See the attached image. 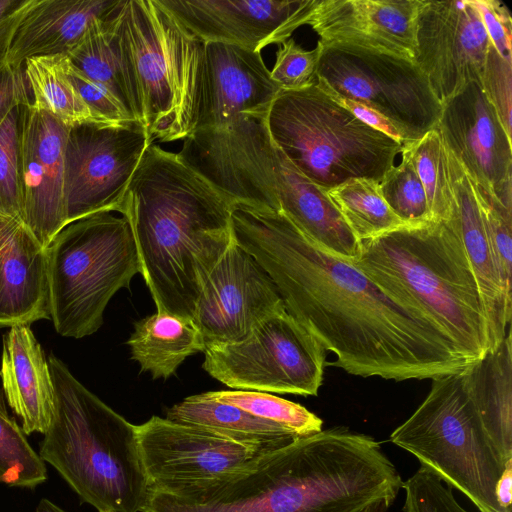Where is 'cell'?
Masks as SVG:
<instances>
[{"mask_svg": "<svg viewBox=\"0 0 512 512\" xmlns=\"http://www.w3.org/2000/svg\"><path fill=\"white\" fill-rule=\"evenodd\" d=\"M231 225L234 242L268 273L286 310L336 355L329 365L404 381L433 380L470 364L431 324L350 261L321 249L283 213L235 203Z\"/></svg>", "mask_w": 512, "mask_h": 512, "instance_id": "1", "label": "cell"}, {"mask_svg": "<svg viewBox=\"0 0 512 512\" xmlns=\"http://www.w3.org/2000/svg\"><path fill=\"white\" fill-rule=\"evenodd\" d=\"M403 481L373 437L333 427L260 454L232 473L142 512H361L395 500Z\"/></svg>", "mask_w": 512, "mask_h": 512, "instance_id": "2", "label": "cell"}, {"mask_svg": "<svg viewBox=\"0 0 512 512\" xmlns=\"http://www.w3.org/2000/svg\"><path fill=\"white\" fill-rule=\"evenodd\" d=\"M231 209L177 153L147 147L119 213L131 226L156 312L193 318L204 282L233 242Z\"/></svg>", "mask_w": 512, "mask_h": 512, "instance_id": "3", "label": "cell"}, {"mask_svg": "<svg viewBox=\"0 0 512 512\" xmlns=\"http://www.w3.org/2000/svg\"><path fill=\"white\" fill-rule=\"evenodd\" d=\"M386 295L447 337L472 363L489 350L483 298L448 221L407 225L360 241L350 261Z\"/></svg>", "mask_w": 512, "mask_h": 512, "instance_id": "4", "label": "cell"}, {"mask_svg": "<svg viewBox=\"0 0 512 512\" xmlns=\"http://www.w3.org/2000/svg\"><path fill=\"white\" fill-rule=\"evenodd\" d=\"M54 411L39 455L98 512H142L149 498L137 425L82 385L54 355Z\"/></svg>", "mask_w": 512, "mask_h": 512, "instance_id": "5", "label": "cell"}, {"mask_svg": "<svg viewBox=\"0 0 512 512\" xmlns=\"http://www.w3.org/2000/svg\"><path fill=\"white\" fill-rule=\"evenodd\" d=\"M266 123L272 141L290 162L326 191L354 178L380 183L403 147L360 121L316 83L281 90Z\"/></svg>", "mask_w": 512, "mask_h": 512, "instance_id": "6", "label": "cell"}, {"mask_svg": "<svg viewBox=\"0 0 512 512\" xmlns=\"http://www.w3.org/2000/svg\"><path fill=\"white\" fill-rule=\"evenodd\" d=\"M51 320L64 337L98 331L104 310L140 273L129 221L101 212L66 225L46 247Z\"/></svg>", "mask_w": 512, "mask_h": 512, "instance_id": "7", "label": "cell"}, {"mask_svg": "<svg viewBox=\"0 0 512 512\" xmlns=\"http://www.w3.org/2000/svg\"><path fill=\"white\" fill-rule=\"evenodd\" d=\"M390 441L464 494L479 512H506L497 502L496 485L509 460L484 429L462 372L433 379L425 400Z\"/></svg>", "mask_w": 512, "mask_h": 512, "instance_id": "8", "label": "cell"}, {"mask_svg": "<svg viewBox=\"0 0 512 512\" xmlns=\"http://www.w3.org/2000/svg\"><path fill=\"white\" fill-rule=\"evenodd\" d=\"M317 45L319 87L382 115L400 132L403 145L437 128L442 104L414 60L352 46Z\"/></svg>", "mask_w": 512, "mask_h": 512, "instance_id": "9", "label": "cell"}, {"mask_svg": "<svg viewBox=\"0 0 512 512\" xmlns=\"http://www.w3.org/2000/svg\"><path fill=\"white\" fill-rule=\"evenodd\" d=\"M203 369L235 390L316 396L326 350L286 308L241 341L205 347Z\"/></svg>", "mask_w": 512, "mask_h": 512, "instance_id": "10", "label": "cell"}, {"mask_svg": "<svg viewBox=\"0 0 512 512\" xmlns=\"http://www.w3.org/2000/svg\"><path fill=\"white\" fill-rule=\"evenodd\" d=\"M281 90L261 52L201 41L188 32L182 57L184 139L223 126L238 114L267 113Z\"/></svg>", "mask_w": 512, "mask_h": 512, "instance_id": "11", "label": "cell"}, {"mask_svg": "<svg viewBox=\"0 0 512 512\" xmlns=\"http://www.w3.org/2000/svg\"><path fill=\"white\" fill-rule=\"evenodd\" d=\"M117 33L151 140L184 139L182 57L188 32L158 0H126Z\"/></svg>", "mask_w": 512, "mask_h": 512, "instance_id": "12", "label": "cell"}, {"mask_svg": "<svg viewBox=\"0 0 512 512\" xmlns=\"http://www.w3.org/2000/svg\"><path fill=\"white\" fill-rule=\"evenodd\" d=\"M151 143L137 121L70 127L64 154L67 225L101 212L119 213L132 175Z\"/></svg>", "mask_w": 512, "mask_h": 512, "instance_id": "13", "label": "cell"}, {"mask_svg": "<svg viewBox=\"0 0 512 512\" xmlns=\"http://www.w3.org/2000/svg\"><path fill=\"white\" fill-rule=\"evenodd\" d=\"M137 436L150 491L172 495L208 485L271 451L159 416L137 425Z\"/></svg>", "mask_w": 512, "mask_h": 512, "instance_id": "14", "label": "cell"}, {"mask_svg": "<svg viewBox=\"0 0 512 512\" xmlns=\"http://www.w3.org/2000/svg\"><path fill=\"white\" fill-rule=\"evenodd\" d=\"M414 62L443 104L479 81L490 45L472 0H421Z\"/></svg>", "mask_w": 512, "mask_h": 512, "instance_id": "15", "label": "cell"}, {"mask_svg": "<svg viewBox=\"0 0 512 512\" xmlns=\"http://www.w3.org/2000/svg\"><path fill=\"white\" fill-rule=\"evenodd\" d=\"M285 308L268 273L233 240L204 282L192 320L206 347L241 341Z\"/></svg>", "mask_w": 512, "mask_h": 512, "instance_id": "16", "label": "cell"}, {"mask_svg": "<svg viewBox=\"0 0 512 512\" xmlns=\"http://www.w3.org/2000/svg\"><path fill=\"white\" fill-rule=\"evenodd\" d=\"M201 41L261 52L306 25L316 0H158Z\"/></svg>", "mask_w": 512, "mask_h": 512, "instance_id": "17", "label": "cell"}, {"mask_svg": "<svg viewBox=\"0 0 512 512\" xmlns=\"http://www.w3.org/2000/svg\"><path fill=\"white\" fill-rule=\"evenodd\" d=\"M437 131L470 180L512 208V145L479 81L442 104Z\"/></svg>", "mask_w": 512, "mask_h": 512, "instance_id": "18", "label": "cell"}, {"mask_svg": "<svg viewBox=\"0 0 512 512\" xmlns=\"http://www.w3.org/2000/svg\"><path fill=\"white\" fill-rule=\"evenodd\" d=\"M68 130L30 103L24 106L20 143L22 223L44 248L67 225L64 154Z\"/></svg>", "mask_w": 512, "mask_h": 512, "instance_id": "19", "label": "cell"}, {"mask_svg": "<svg viewBox=\"0 0 512 512\" xmlns=\"http://www.w3.org/2000/svg\"><path fill=\"white\" fill-rule=\"evenodd\" d=\"M420 2L316 0L306 25L323 46H352L414 60Z\"/></svg>", "mask_w": 512, "mask_h": 512, "instance_id": "20", "label": "cell"}, {"mask_svg": "<svg viewBox=\"0 0 512 512\" xmlns=\"http://www.w3.org/2000/svg\"><path fill=\"white\" fill-rule=\"evenodd\" d=\"M445 151L453 194L447 221L458 235L475 274L488 323L490 350L510 330L512 298L504 287L471 180L446 147Z\"/></svg>", "mask_w": 512, "mask_h": 512, "instance_id": "21", "label": "cell"}, {"mask_svg": "<svg viewBox=\"0 0 512 512\" xmlns=\"http://www.w3.org/2000/svg\"><path fill=\"white\" fill-rule=\"evenodd\" d=\"M126 0H33L14 32L7 64L67 54L96 19L110 18Z\"/></svg>", "mask_w": 512, "mask_h": 512, "instance_id": "22", "label": "cell"}, {"mask_svg": "<svg viewBox=\"0 0 512 512\" xmlns=\"http://www.w3.org/2000/svg\"><path fill=\"white\" fill-rule=\"evenodd\" d=\"M0 377L24 433L44 434L53 416L54 387L48 359L30 325L12 326L4 335Z\"/></svg>", "mask_w": 512, "mask_h": 512, "instance_id": "23", "label": "cell"}, {"mask_svg": "<svg viewBox=\"0 0 512 512\" xmlns=\"http://www.w3.org/2000/svg\"><path fill=\"white\" fill-rule=\"evenodd\" d=\"M51 319L46 248L20 223L0 262V328Z\"/></svg>", "mask_w": 512, "mask_h": 512, "instance_id": "24", "label": "cell"}, {"mask_svg": "<svg viewBox=\"0 0 512 512\" xmlns=\"http://www.w3.org/2000/svg\"><path fill=\"white\" fill-rule=\"evenodd\" d=\"M465 389L488 436L505 460L512 459V339L502 342L462 371Z\"/></svg>", "mask_w": 512, "mask_h": 512, "instance_id": "25", "label": "cell"}, {"mask_svg": "<svg viewBox=\"0 0 512 512\" xmlns=\"http://www.w3.org/2000/svg\"><path fill=\"white\" fill-rule=\"evenodd\" d=\"M121 10L110 18L94 20L66 55L73 66L109 91L131 120L144 126L141 101L117 33Z\"/></svg>", "mask_w": 512, "mask_h": 512, "instance_id": "26", "label": "cell"}, {"mask_svg": "<svg viewBox=\"0 0 512 512\" xmlns=\"http://www.w3.org/2000/svg\"><path fill=\"white\" fill-rule=\"evenodd\" d=\"M127 344L131 358L153 379L168 378L188 356L205 350L192 319L158 312L135 323Z\"/></svg>", "mask_w": 512, "mask_h": 512, "instance_id": "27", "label": "cell"}, {"mask_svg": "<svg viewBox=\"0 0 512 512\" xmlns=\"http://www.w3.org/2000/svg\"><path fill=\"white\" fill-rule=\"evenodd\" d=\"M167 419L205 427L268 450L303 438L292 430L211 398L207 392L186 397L167 410Z\"/></svg>", "mask_w": 512, "mask_h": 512, "instance_id": "28", "label": "cell"}, {"mask_svg": "<svg viewBox=\"0 0 512 512\" xmlns=\"http://www.w3.org/2000/svg\"><path fill=\"white\" fill-rule=\"evenodd\" d=\"M66 54L29 58L24 72L31 92V106L67 127L113 124L99 120L84 102L66 72Z\"/></svg>", "mask_w": 512, "mask_h": 512, "instance_id": "29", "label": "cell"}, {"mask_svg": "<svg viewBox=\"0 0 512 512\" xmlns=\"http://www.w3.org/2000/svg\"><path fill=\"white\" fill-rule=\"evenodd\" d=\"M327 193L359 241L407 226L389 208L374 180L349 179Z\"/></svg>", "mask_w": 512, "mask_h": 512, "instance_id": "30", "label": "cell"}, {"mask_svg": "<svg viewBox=\"0 0 512 512\" xmlns=\"http://www.w3.org/2000/svg\"><path fill=\"white\" fill-rule=\"evenodd\" d=\"M410 156L423 185L433 221H447L452 212L450 185L444 144L437 129L402 147Z\"/></svg>", "mask_w": 512, "mask_h": 512, "instance_id": "31", "label": "cell"}, {"mask_svg": "<svg viewBox=\"0 0 512 512\" xmlns=\"http://www.w3.org/2000/svg\"><path fill=\"white\" fill-rule=\"evenodd\" d=\"M46 479L45 462L29 444L22 427L9 415L0 390V483L33 488Z\"/></svg>", "mask_w": 512, "mask_h": 512, "instance_id": "32", "label": "cell"}, {"mask_svg": "<svg viewBox=\"0 0 512 512\" xmlns=\"http://www.w3.org/2000/svg\"><path fill=\"white\" fill-rule=\"evenodd\" d=\"M220 402L234 405L257 417L282 425L300 437L322 430L323 421L304 406L266 392L248 390L210 391Z\"/></svg>", "mask_w": 512, "mask_h": 512, "instance_id": "33", "label": "cell"}, {"mask_svg": "<svg viewBox=\"0 0 512 512\" xmlns=\"http://www.w3.org/2000/svg\"><path fill=\"white\" fill-rule=\"evenodd\" d=\"M401 162L392 166L379 183L383 199L407 225L433 221L423 185L408 153L402 148Z\"/></svg>", "mask_w": 512, "mask_h": 512, "instance_id": "34", "label": "cell"}, {"mask_svg": "<svg viewBox=\"0 0 512 512\" xmlns=\"http://www.w3.org/2000/svg\"><path fill=\"white\" fill-rule=\"evenodd\" d=\"M25 105L12 109L0 125V216L20 222L23 218L20 143Z\"/></svg>", "mask_w": 512, "mask_h": 512, "instance_id": "35", "label": "cell"}, {"mask_svg": "<svg viewBox=\"0 0 512 512\" xmlns=\"http://www.w3.org/2000/svg\"><path fill=\"white\" fill-rule=\"evenodd\" d=\"M471 183L492 244L504 287L511 295L512 208L504 205L483 187L472 181Z\"/></svg>", "mask_w": 512, "mask_h": 512, "instance_id": "36", "label": "cell"}, {"mask_svg": "<svg viewBox=\"0 0 512 512\" xmlns=\"http://www.w3.org/2000/svg\"><path fill=\"white\" fill-rule=\"evenodd\" d=\"M402 488L405 512H469L457 501L450 486L422 466L403 482Z\"/></svg>", "mask_w": 512, "mask_h": 512, "instance_id": "37", "label": "cell"}, {"mask_svg": "<svg viewBox=\"0 0 512 512\" xmlns=\"http://www.w3.org/2000/svg\"><path fill=\"white\" fill-rule=\"evenodd\" d=\"M320 48L305 50L289 38L279 45L270 74L282 90H300L316 83Z\"/></svg>", "mask_w": 512, "mask_h": 512, "instance_id": "38", "label": "cell"}, {"mask_svg": "<svg viewBox=\"0 0 512 512\" xmlns=\"http://www.w3.org/2000/svg\"><path fill=\"white\" fill-rule=\"evenodd\" d=\"M479 83L505 132L511 137L512 60L489 45Z\"/></svg>", "mask_w": 512, "mask_h": 512, "instance_id": "39", "label": "cell"}, {"mask_svg": "<svg viewBox=\"0 0 512 512\" xmlns=\"http://www.w3.org/2000/svg\"><path fill=\"white\" fill-rule=\"evenodd\" d=\"M66 72L84 102L99 120L113 124L133 121L113 95L73 66L68 56Z\"/></svg>", "mask_w": 512, "mask_h": 512, "instance_id": "40", "label": "cell"}, {"mask_svg": "<svg viewBox=\"0 0 512 512\" xmlns=\"http://www.w3.org/2000/svg\"><path fill=\"white\" fill-rule=\"evenodd\" d=\"M491 45L504 58L512 60V17L498 0H472Z\"/></svg>", "mask_w": 512, "mask_h": 512, "instance_id": "41", "label": "cell"}, {"mask_svg": "<svg viewBox=\"0 0 512 512\" xmlns=\"http://www.w3.org/2000/svg\"><path fill=\"white\" fill-rule=\"evenodd\" d=\"M31 102L24 67L0 66V125L15 107Z\"/></svg>", "mask_w": 512, "mask_h": 512, "instance_id": "42", "label": "cell"}, {"mask_svg": "<svg viewBox=\"0 0 512 512\" xmlns=\"http://www.w3.org/2000/svg\"><path fill=\"white\" fill-rule=\"evenodd\" d=\"M32 2L33 0H0V66L7 63L16 27Z\"/></svg>", "mask_w": 512, "mask_h": 512, "instance_id": "43", "label": "cell"}, {"mask_svg": "<svg viewBox=\"0 0 512 512\" xmlns=\"http://www.w3.org/2000/svg\"><path fill=\"white\" fill-rule=\"evenodd\" d=\"M319 87V86H318ZM321 88L328 96H330L333 100L339 103L341 106L349 110L356 118L370 126L371 128L378 130L397 142L403 145V140L400 132L397 128L390 123L386 118L382 115L374 111L368 106H365L361 103L355 102L353 100L341 97L334 92Z\"/></svg>", "mask_w": 512, "mask_h": 512, "instance_id": "44", "label": "cell"}, {"mask_svg": "<svg viewBox=\"0 0 512 512\" xmlns=\"http://www.w3.org/2000/svg\"><path fill=\"white\" fill-rule=\"evenodd\" d=\"M512 460L506 466L496 485L497 502L506 512H511Z\"/></svg>", "mask_w": 512, "mask_h": 512, "instance_id": "45", "label": "cell"}, {"mask_svg": "<svg viewBox=\"0 0 512 512\" xmlns=\"http://www.w3.org/2000/svg\"><path fill=\"white\" fill-rule=\"evenodd\" d=\"M20 223L22 222L0 216V262L5 246Z\"/></svg>", "mask_w": 512, "mask_h": 512, "instance_id": "46", "label": "cell"}, {"mask_svg": "<svg viewBox=\"0 0 512 512\" xmlns=\"http://www.w3.org/2000/svg\"><path fill=\"white\" fill-rule=\"evenodd\" d=\"M393 501L390 500H379L376 501L369 506H367L365 509H363L361 512H387L390 506L392 505Z\"/></svg>", "mask_w": 512, "mask_h": 512, "instance_id": "47", "label": "cell"}]
</instances>
